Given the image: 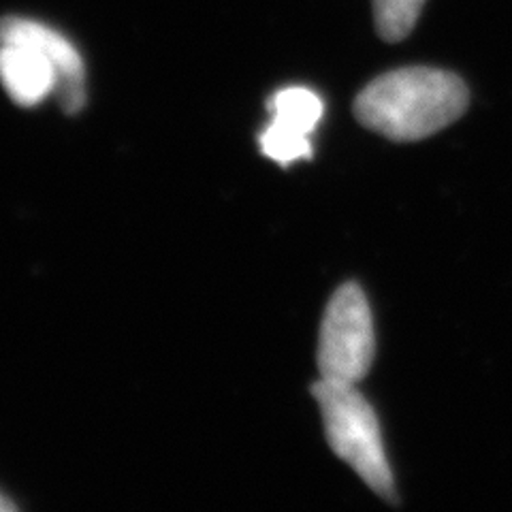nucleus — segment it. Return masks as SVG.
I'll return each instance as SVG.
<instances>
[{"label":"nucleus","mask_w":512,"mask_h":512,"mask_svg":"<svg viewBox=\"0 0 512 512\" xmlns=\"http://www.w3.org/2000/svg\"><path fill=\"white\" fill-rule=\"evenodd\" d=\"M468 86L455 73L429 67L376 77L355 101L357 120L393 141H421L466 114Z\"/></svg>","instance_id":"1"},{"label":"nucleus","mask_w":512,"mask_h":512,"mask_svg":"<svg viewBox=\"0 0 512 512\" xmlns=\"http://www.w3.org/2000/svg\"><path fill=\"white\" fill-rule=\"evenodd\" d=\"M325 423V436L333 453L363 478V483L395 502L393 472L384 453L380 425L374 408L355 389V384L323 380L312 387Z\"/></svg>","instance_id":"2"},{"label":"nucleus","mask_w":512,"mask_h":512,"mask_svg":"<svg viewBox=\"0 0 512 512\" xmlns=\"http://www.w3.org/2000/svg\"><path fill=\"white\" fill-rule=\"evenodd\" d=\"M374 320L359 284H344L331 297L318 344L323 380L357 384L374 363Z\"/></svg>","instance_id":"3"},{"label":"nucleus","mask_w":512,"mask_h":512,"mask_svg":"<svg viewBox=\"0 0 512 512\" xmlns=\"http://www.w3.org/2000/svg\"><path fill=\"white\" fill-rule=\"evenodd\" d=\"M0 43L24 45L43 54L56 69V92L62 107L73 114V111L84 105V62L67 37H62L54 28L39 22L5 18L0 20Z\"/></svg>","instance_id":"4"},{"label":"nucleus","mask_w":512,"mask_h":512,"mask_svg":"<svg viewBox=\"0 0 512 512\" xmlns=\"http://www.w3.org/2000/svg\"><path fill=\"white\" fill-rule=\"evenodd\" d=\"M0 82L20 105H37L56 90L54 64L37 50L24 45L0 43Z\"/></svg>","instance_id":"5"},{"label":"nucleus","mask_w":512,"mask_h":512,"mask_svg":"<svg viewBox=\"0 0 512 512\" xmlns=\"http://www.w3.org/2000/svg\"><path fill=\"white\" fill-rule=\"evenodd\" d=\"M271 120L293 128L301 135H312L316 124L323 118V101L308 88H284L274 94L269 103Z\"/></svg>","instance_id":"6"},{"label":"nucleus","mask_w":512,"mask_h":512,"mask_svg":"<svg viewBox=\"0 0 512 512\" xmlns=\"http://www.w3.org/2000/svg\"><path fill=\"white\" fill-rule=\"evenodd\" d=\"M372 5L378 35L384 41L397 43L412 32L425 0H372Z\"/></svg>","instance_id":"7"},{"label":"nucleus","mask_w":512,"mask_h":512,"mask_svg":"<svg viewBox=\"0 0 512 512\" xmlns=\"http://www.w3.org/2000/svg\"><path fill=\"white\" fill-rule=\"evenodd\" d=\"M261 150L267 158L276 160V163L291 165L301 158L312 156V143L310 135H301L293 131V128L271 120L261 133Z\"/></svg>","instance_id":"8"},{"label":"nucleus","mask_w":512,"mask_h":512,"mask_svg":"<svg viewBox=\"0 0 512 512\" xmlns=\"http://www.w3.org/2000/svg\"><path fill=\"white\" fill-rule=\"evenodd\" d=\"M15 506H13V502H9L3 493H0V512H9V510H13Z\"/></svg>","instance_id":"9"}]
</instances>
